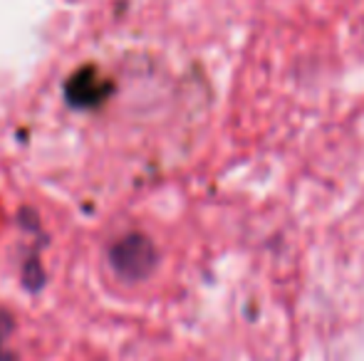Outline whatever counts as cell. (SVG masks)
<instances>
[{
  "mask_svg": "<svg viewBox=\"0 0 364 361\" xmlns=\"http://www.w3.org/2000/svg\"><path fill=\"white\" fill-rule=\"evenodd\" d=\"M159 252L154 243L141 233H132L117 240L109 250V265L127 282H139L156 270Z\"/></svg>",
  "mask_w": 364,
  "mask_h": 361,
  "instance_id": "obj_1",
  "label": "cell"
},
{
  "mask_svg": "<svg viewBox=\"0 0 364 361\" xmlns=\"http://www.w3.org/2000/svg\"><path fill=\"white\" fill-rule=\"evenodd\" d=\"M109 91L112 84L95 67H85L70 77L68 87H65V96L77 109H95L109 96Z\"/></svg>",
  "mask_w": 364,
  "mask_h": 361,
  "instance_id": "obj_2",
  "label": "cell"
},
{
  "mask_svg": "<svg viewBox=\"0 0 364 361\" xmlns=\"http://www.w3.org/2000/svg\"><path fill=\"white\" fill-rule=\"evenodd\" d=\"M23 279H25V284H28L30 289H40V287H43V282H45V272H43V267H40V262L35 260V257L28 262V265H25Z\"/></svg>",
  "mask_w": 364,
  "mask_h": 361,
  "instance_id": "obj_3",
  "label": "cell"
},
{
  "mask_svg": "<svg viewBox=\"0 0 364 361\" xmlns=\"http://www.w3.org/2000/svg\"><path fill=\"white\" fill-rule=\"evenodd\" d=\"M13 329V319L8 317L5 312H0V361H3V349H5V337Z\"/></svg>",
  "mask_w": 364,
  "mask_h": 361,
  "instance_id": "obj_4",
  "label": "cell"
}]
</instances>
